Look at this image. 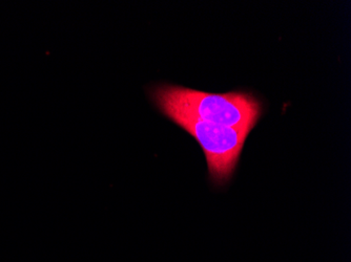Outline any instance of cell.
Here are the masks:
<instances>
[{
    "instance_id": "7a4b0ae2",
    "label": "cell",
    "mask_w": 351,
    "mask_h": 262,
    "mask_svg": "<svg viewBox=\"0 0 351 262\" xmlns=\"http://www.w3.org/2000/svg\"><path fill=\"white\" fill-rule=\"evenodd\" d=\"M162 112L198 142L212 182L216 186L226 184L238 166L246 137L252 130L217 125L173 109H163Z\"/></svg>"
},
{
    "instance_id": "6da1fadb",
    "label": "cell",
    "mask_w": 351,
    "mask_h": 262,
    "mask_svg": "<svg viewBox=\"0 0 351 262\" xmlns=\"http://www.w3.org/2000/svg\"><path fill=\"white\" fill-rule=\"evenodd\" d=\"M154 100L161 110H177L217 125L250 130L262 112L261 103L241 92L210 94L182 86H161L154 92Z\"/></svg>"
}]
</instances>
